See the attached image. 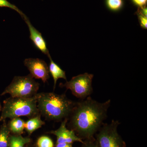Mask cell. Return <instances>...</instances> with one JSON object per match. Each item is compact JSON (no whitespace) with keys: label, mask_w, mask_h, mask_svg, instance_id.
I'll use <instances>...</instances> for the list:
<instances>
[{"label":"cell","mask_w":147,"mask_h":147,"mask_svg":"<svg viewBox=\"0 0 147 147\" xmlns=\"http://www.w3.org/2000/svg\"><path fill=\"white\" fill-rule=\"evenodd\" d=\"M110 104V99L100 102L90 96L75 102L69 116L72 130L84 138L91 139L107 118Z\"/></svg>","instance_id":"cell-1"},{"label":"cell","mask_w":147,"mask_h":147,"mask_svg":"<svg viewBox=\"0 0 147 147\" xmlns=\"http://www.w3.org/2000/svg\"><path fill=\"white\" fill-rule=\"evenodd\" d=\"M36 97L40 115L47 119L57 121L68 119L75 103L65 95L54 93L37 94Z\"/></svg>","instance_id":"cell-2"},{"label":"cell","mask_w":147,"mask_h":147,"mask_svg":"<svg viewBox=\"0 0 147 147\" xmlns=\"http://www.w3.org/2000/svg\"><path fill=\"white\" fill-rule=\"evenodd\" d=\"M0 121L26 116L32 118L40 114L37 107L36 95L28 98H9L3 101Z\"/></svg>","instance_id":"cell-3"},{"label":"cell","mask_w":147,"mask_h":147,"mask_svg":"<svg viewBox=\"0 0 147 147\" xmlns=\"http://www.w3.org/2000/svg\"><path fill=\"white\" fill-rule=\"evenodd\" d=\"M39 85L30 74L26 76H16L1 95L8 94L11 97H32L37 94Z\"/></svg>","instance_id":"cell-4"},{"label":"cell","mask_w":147,"mask_h":147,"mask_svg":"<svg viewBox=\"0 0 147 147\" xmlns=\"http://www.w3.org/2000/svg\"><path fill=\"white\" fill-rule=\"evenodd\" d=\"M119 124L118 121L114 120L110 123H103L96 136L98 147H125V144L118 133Z\"/></svg>","instance_id":"cell-5"},{"label":"cell","mask_w":147,"mask_h":147,"mask_svg":"<svg viewBox=\"0 0 147 147\" xmlns=\"http://www.w3.org/2000/svg\"><path fill=\"white\" fill-rule=\"evenodd\" d=\"M94 75L88 73L79 74L64 84H61L60 86L65 87L71 90L72 94L79 98L84 99L89 96L92 92V81Z\"/></svg>","instance_id":"cell-6"},{"label":"cell","mask_w":147,"mask_h":147,"mask_svg":"<svg viewBox=\"0 0 147 147\" xmlns=\"http://www.w3.org/2000/svg\"><path fill=\"white\" fill-rule=\"evenodd\" d=\"M24 64L33 78L41 79L44 83L47 82L50 72L49 67L45 61L38 58H28L24 60Z\"/></svg>","instance_id":"cell-7"},{"label":"cell","mask_w":147,"mask_h":147,"mask_svg":"<svg viewBox=\"0 0 147 147\" xmlns=\"http://www.w3.org/2000/svg\"><path fill=\"white\" fill-rule=\"evenodd\" d=\"M68 119H65L62 122L59 128L57 130L51 131V133L57 137V144L67 143L71 144L74 142H79L84 144L81 138L76 136L75 132L69 130L66 127Z\"/></svg>","instance_id":"cell-8"},{"label":"cell","mask_w":147,"mask_h":147,"mask_svg":"<svg viewBox=\"0 0 147 147\" xmlns=\"http://www.w3.org/2000/svg\"><path fill=\"white\" fill-rule=\"evenodd\" d=\"M23 19L28 25L30 31V38L33 42L35 46L37 49L48 57L50 54L47 49V43L42 37L41 33L40 32L32 26L26 16L23 18Z\"/></svg>","instance_id":"cell-9"},{"label":"cell","mask_w":147,"mask_h":147,"mask_svg":"<svg viewBox=\"0 0 147 147\" xmlns=\"http://www.w3.org/2000/svg\"><path fill=\"white\" fill-rule=\"evenodd\" d=\"M48 57L50 60V64L49 67V72L53 76L54 80V90H55L58 79L61 78L67 81V77L65 71L61 69L57 64L54 62L50 55H49Z\"/></svg>","instance_id":"cell-10"},{"label":"cell","mask_w":147,"mask_h":147,"mask_svg":"<svg viewBox=\"0 0 147 147\" xmlns=\"http://www.w3.org/2000/svg\"><path fill=\"white\" fill-rule=\"evenodd\" d=\"M40 115V114H38L25 122V129L30 135L45 124V123L41 119Z\"/></svg>","instance_id":"cell-11"},{"label":"cell","mask_w":147,"mask_h":147,"mask_svg":"<svg viewBox=\"0 0 147 147\" xmlns=\"http://www.w3.org/2000/svg\"><path fill=\"white\" fill-rule=\"evenodd\" d=\"M25 122L19 117L11 119L7 125L10 131L14 134H20L25 129Z\"/></svg>","instance_id":"cell-12"},{"label":"cell","mask_w":147,"mask_h":147,"mask_svg":"<svg viewBox=\"0 0 147 147\" xmlns=\"http://www.w3.org/2000/svg\"><path fill=\"white\" fill-rule=\"evenodd\" d=\"M3 122L0 129V147H8L10 131L5 121Z\"/></svg>","instance_id":"cell-13"},{"label":"cell","mask_w":147,"mask_h":147,"mask_svg":"<svg viewBox=\"0 0 147 147\" xmlns=\"http://www.w3.org/2000/svg\"><path fill=\"white\" fill-rule=\"evenodd\" d=\"M28 137H23L21 135L11 136L9 137L8 147H24L25 145L30 142Z\"/></svg>","instance_id":"cell-14"},{"label":"cell","mask_w":147,"mask_h":147,"mask_svg":"<svg viewBox=\"0 0 147 147\" xmlns=\"http://www.w3.org/2000/svg\"><path fill=\"white\" fill-rule=\"evenodd\" d=\"M106 4L110 10L118 11L122 8L123 1V0H106Z\"/></svg>","instance_id":"cell-15"},{"label":"cell","mask_w":147,"mask_h":147,"mask_svg":"<svg viewBox=\"0 0 147 147\" xmlns=\"http://www.w3.org/2000/svg\"><path fill=\"white\" fill-rule=\"evenodd\" d=\"M38 147H54V144L52 139L47 136H42L38 139Z\"/></svg>","instance_id":"cell-16"},{"label":"cell","mask_w":147,"mask_h":147,"mask_svg":"<svg viewBox=\"0 0 147 147\" xmlns=\"http://www.w3.org/2000/svg\"><path fill=\"white\" fill-rule=\"evenodd\" d=\"M0 7H6L16 11L20 14L22 18H24L26 16L21 10L19 9L16 6L11 3L7 0H0Z\"/></svg>","instance_id":"cell-17"},{"label":"cell","mask_w":147,"mask_h":147,"mask_svg":"<svg viewBox=\"0 0 147 147\" xmlns=\"http://www.w3.org/2000/svg\"><path fill=\"white\" fill-rule=\"evenodd\" d=\"M139 18V23L142 28L146 29L147 26V17L142 14L139 10L137 12Z\"/></svg>","instance_id":"cell-18"},{"label":"cell","mask_w":147,"mask_h":147,"mask_svg":"<svg viewBox=\"0 0 147 147\" xmlns=\"http://www.w3.org/2000/svg\"><path fill=\"white\" fill-rule=\"evenodd\" d=\"M131 1L135 5L139 7V8H140L146 7L147 2V0H131Z\"/></svg>","instance_id":"cell-19"},{"label":"cell","mask_w":147,"mask_h":147,"mask_svg":"<svg viewBox=\"0 0 147 147\" xmlns=\"http://www.w3.org/2000/svg\"><path fill=\"white\" fill-rule=\"evenodd\" d=\"M84 147H98L97 144L96 143L92 142V141H89L87 142H84Z\"/></svg>","instance_id":"cell-20"},{"label":"cell","mask_w":147,"mask_h":147,"mask_svg":"<svg viewBox=\"0 0 147 147\" xmlns=\"http://www.w3.org/2000/svg\"><path fill=\"white\" fill-rule=\"evenodd\" d=\"M71 144H67V143H61L57 144L56 147H71Z\"/></svg>","instance_id":"cell-21"},{"label":"cell","mask_w":147,"mask_h":147,"mask_svg":"<svg viewBox=\"0 0 147 147\" xmlns=\"http://www.w3.org/2000/svg\"><path fill=\"white\" fill-rule=\"evenodd\" d=\"M2 109V108L1 105V103H0V112L1 111Z\"/></svg>","instance_id":"cell-22"},{"label":"cell","mask_w":147,"mask_h":147,"mask_svg":"<svg viewBox=\"0 0 147 147\" xmlns=\"http://www.w3.org/2000/svg\"><path fill=\"white\" fill-rule=\"evenodd\" d=\"M71 147H72V146H71Z\"/></svg>","instance_id":"cell-23"}]
</instances>
